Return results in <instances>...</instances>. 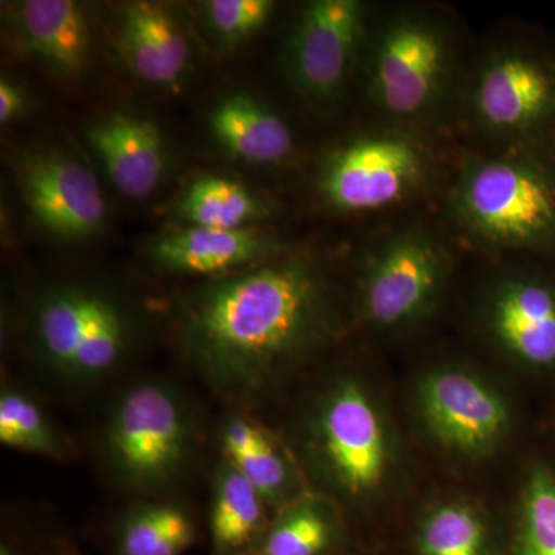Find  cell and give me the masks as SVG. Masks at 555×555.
Wrapping results in <instances>:
<instances>
[{
	"label": "cell",
	"mask_w": 555,
	"mask_h": 555,
	"mask_svg": "<svg viewBox=\"0 0 555 555\" xmlns=\"http://www.w3.org/2000/svg\"><path fill=\"white\" fill-rule=\"evenodd\" d=\"M334 326L323 268L306 255L276 257L211 278L181 299L179 349L218 393L258 396Z\"/></svg>",
	"instance_id": "6da1fadb"
},
{
	"label": "cell",
	"mask_w": 555,
	"mask_h": 555,
	"mask_svg": "<svg viewBox=\"0 0 555 555\" xmlns=\"http://www.w3.org/2000/svg\"><path fill=\"white\" fill-rule=\"evenodd\" d=\"M208 25L225 47L246 42L268 24L275 3L270 0H210L204 3Z\"/></svg>",
	"instance_id": "4316f807"
},
{
	"label": "cell",
	"mask_w": 555,
	"mask_h": 555,
	"mask_svg": "<svg viewBox=\"0 0 555 555\" xmlns=\"http://www.w3.org/2000/svg\"><path fill=\"white\" fill-rule=\"evenodd\" d=\"M361 64L372 104L393 126L415 129L438 115L451 96L454 31L433 11H396L372 25Z\"/></svg>",
	"instance_id": "3957f363"
},
{
	"label": "cell",
	"mask_w": 555,
	"mask_h": 555,
	"mask_svg": "<svg viewBox=\"0 0 555 555\" xmlns=\"http://www.w3.org/2000/svg\"><path fill=\"white\" fill-rule=\"evenodd\" d=\"M208 127L233 158L254 166H280L295 150L286 120L246 91L228 94L211 108Z\"/></svg>",
	"instance_id": "ac0fdd59"
},
{
	"label": "cell",
	"mask_w": 555,
	"mask_h": 555,
	"mask_svg": "<svg viewBox=\"0 0 555 555\" xmlns=\"http://www.w3.org/2000/svg\"><path fill=\"white\" fill-rule=\"evenodd\" d=\"M335 542L331 516L317 503H299L270 525L250 555H324Z\"/></svg>",
	"instance_id": "cb8c5ba5"
},
{
	"label": "cell",
	"mask_w": 555,
	"mask_h": 555,
	"mask_svg": "<svg viewBox=\"0 0 555 555\" xmlns=\"http://www.w3.org/2000/svg\"><path fill=\"white\" fill-rule=\"evenodd\" d=\"M33 343L40 363L67 385H94L118 371L133 341L129 313L89 287L54 288L36 302Z\"/></svg>",
	"instance_id": "5b68a950"
},
{
	"label": "cell",
	"mask_w": 555,
	"mask_h": 555,
	"mask_svg": "<svg viewBox=\"0 0 555 555\" xmlns=\"http://www.w3.org/2000/svg\"><path fill=\"white\" fill-rule=\"evenodd\" d=\"M22 43L61 78L75 80L89 65V17L72 0H25L16 7Z\"/></svg>",
	"instance_id": "e0dca14e"
},
{
	"label": "cell",
	"mask_w": 555,
	"mask_h": 555,
	"mask_svg": "<svg viewBox=\"0 0 555 555\" xmlns=\"http://www.w3.org/2000/svg\"><path fill=\"white\" fill-rule=\"evenodd\" d=\"M0 555H28L21 550L20 546L13 545L10 542H3L0 546Z\"/></svg>",
	"instance_id": "f1b7e54d"
},
{
	"label": "cell",
	"mask_w": 555,
	"mask_h": 555,
	"mask_svg": "<svg viewBox=\"0 0 555 555\" xmlns=\"http://www.w3.org/2000/svg\"><path fill=\"white\" fill-rule=\"evenodd\" d=\"M222 460L257 489L266 505L286 496L291 469L283 452L262 427L243 415H230L219 430Z\"/></svg>",
	"instance_id": "ffe728a7"
},
{
	"label": "cell",
	"mask_w": 555,
	"mask_h": 555,
	"mask_svg": "<svg viewBox=\"0 0 555 555\" xmlns=\"http://www.w3.org/2000/svg\"><path fill=\"white\" fill-rule=\"evenodd\" d=\"M448 275V255L425 228H404L379 241L361 284L364 317L378 327L409 326L427 315Z\"/></svg>",
	"instance_id": "9c48e42d"
},
{
	"label": "cell",
	"mask_w": 555,
	"mask_h": 555,
	"mask_svg": "<svg viewBox=\"0 0 555 555\" xmlns=\"http://www.w3.org/2000/svg\"><path fill=\"white\" fill-rule=\"evenodd\" d=\"M449 208L483 246L555 254V149H511L469 160Z\"/></svg>",
	"instance_id": "7a4b0ae2"
},
{
	"label": "cell",
	"mask_w": 555,
	"mask_h": 555,
	"mask_svg": "<svg viewBox=\"0 0 555 555\" xmlns=\"http://www.w3.org/2000/svg\"><path fill=\"white\" fill-rule=\"evenodd\" d=\"M266 502L235 467L222 460L211 494V555H250L268 531Z\"/></svg>",
	"instance_id": "d6986e66"
},
{
	"label": "cell",
	"mask_w": 555,
	"mask_h": 555,
	"mask_svg": "<svg viewBox=\"0 0 555 555\" xmlns=\"http://www.w3.org/2000/svg\"><path fill=\"white\" fill-rule=\"evenodd\" d=\"M272 214L268 201L254 190L214 175L195 179L178 203V217L196 228L248 229Z\"/></svg>",
	"instance_id": "7402d4cb"
},
{
	"label": "cell",
	"mask_w": 555,
	"mask_h": 555,
	"mask_svg": "<svg viewBox=\"0 0 555 555\" xmlns=\"http://www.w3.org/2000/svg\"><path fill=\"white\" fill-rule=\"evenodd\" d=\"M195 447L196 420L188 398L158 379L127 387L109 409L102 436L113 476L139 492L173 485Z\"/></svg>",
	"instance_id": "277c9868"
},
{
	"label": "cell",
	"mask_w": 555,
	"mask_h": 555,
	"mask_svg": "<svg viewBox=\"0 0 555 555\" xmlns=\"http://www.w3.org/2000/svg\"><path fill=\"white\" fill-rule=\"evenodd\" d=\"M422 555H488V537L476 511L444 505L426 518L420 531Z\"/></svg>",
	"instance_id": "d4e9b609"
},
{
	"label": "cell",
	"mask_w": 555,
	"mask_h": 555,
	"mask_svg": "<svg viewBox=\"0 0 555 555\" xmlns=\"http://www.w3.org/2000/svg\"><path fill=\"white\" fill-rule=\"evenodd\" d=\"M467 108L474 124L511 149H555V56L503 47L478 65Z\"/></svg>",
	"instance_id": "8992f818"
},
{
	"label": "cell",
	"mask_w": 555,
	"mask_h": 555,
	"mask_svg": "<svg viewBox=\"0 0 555 555\" xmlns=\"http://www.w3.org/2000/svg\"><path fill=\"white\" fill-rule=\"evenodd\" d=\"M87 142L96 153L113 188L130 199L156 192L169 166L166 141L156 124L127 112L93 120Z\"/></svg>",
	"instance_id": "4fadbf2b"
},
{
	"label": "cell",
	"mask_w": 555,
	"mask_h": 555,
	"mask_svg": "<svg viewBox=\"0 0 555 555\" xmlns=\"http://www.w3.org/2000/svg\"><path fill=\"white\" fill-rule=\"evenodd\" d=\"M513 555H555V477L537 469L526 486Z\"/></svg>",
	"instance_id": "484cf974"
},
{
	"label": "cell",
	"mask_w": 555,
	"mask_h": 555,
	"mask_svg": "<svg viewBox=\"0 0 555 555\" xmlns=\"http://www.w3.org/2000/svg\"><path fill=\"white\" fill-rule=\"evenodd\" d=\"M116 47L134 76L159 89L178 90L192 67L188 31L160 3H127L120 11Z\"/></svg>",
	"instance_id": "9a60e30c"
},
{
	"label": "cell",
	"mask_w": 555,
	"mask_h": 555,
	"mask_svg": "<svg viewBox=\"0 0 555 555\" xmlns=\"http://www.w3.org/2000/svg\"><path fill=\"white\" fill-rule=\"evenodd\" d=\"M281 241L254 228L188 229L158 236L149 247L156 268L182 275L224 276L281 257Z\"/></svg>",
	"instance_id": "5bb4252c"
},
{
	"label": "cell",
	"mask_w": 555,
	"mask_h": 555,
	"mask_svg": "<svg viewBox=\"0 0 555 555\" xmlns=\"http://www.w3.org/2000/svg\"><path fill=\"white\" fill-rule=\"evenodd\" d=\"M27 108V96L24 91L10 79L0 80V124L13 122L24 115Z\"/></svg>",
	"instance_id": "83f0119b"
},
{
	"label": "cell",
	"mask_w": 555,
	"mask_h": 555,
	"mask_svg": "<svg viewBox=\"0 0 555 555\" xmlns=\"http://www.w3.org/2000/svg\"><path fill=\"white\" fill-rule=\"evenodd\" d=\"M17 182L33 218L57 238H91L107 221L100 181L86 164L67 153H28L17 164Z\"/></svg>",
	"instance_id": "8fae6325"
},
{
	"label": "cell",
	"mask_w": 555,
	"mask_h": 555,
	"mask_svg": "<svg viewBox=\"0 0 555 555\" xmlns=\"http://www.w3.org/2000/svg\"><path fill=\"white\" fill-rule=\"evenodd\" d=\"M361 0H313L299 11L283 53L284 73L299 96L334 107L363 62L371 33Z\"/></svg>",
	"instance_id": "ba28073f"
},
{
	"label": "cell",
	"mask_w": 555,
	"mask_h": 555,
	"mask_svg": "<svg viewBox=\"0 0 555 555\" xmlns=\"http://www.w3.org/2000/svg\"><path fill=\"white\" fill-rule=\"evenodd\" d=\"M420 401L438 440L462 452L494 447L507 426L502 398L466 372H434L420 389Z\"/></svg>",
	"instance_id": "7c38bea8"
},
{
	"label": "cell",
	"mask_w": 555,
	"mask_h": 555,
	"mask_svg": "<svg viewBox=\"0 0 555 555\" xmlns=\"http://www.w3.org/2000/svg\"><path fill=\"white\" fill-rule=\"evenodd\" d=\"M313 441L332 480L347 494L363 495L382 483L386 470L385 430L374 403L352 379L321 400Z\"/></svg>",
	"instance_id": "30bf717a"
},
{
	"label": "cell",
	"mask_w": 555,
	"mask_h": 555,
	"mask_svg": "<svg viewBox=\"0 0 555 555\" xmlns=\"http://www.w3.org/2000/svg\"><path fill=\"white\" fill-rule=\"evenodd\" d=\"M0 441L20 451L64 460L69 448L35 398L17 387L3 386L0 392Z\"/></svg>",
	"instance_id": "603a6c76"
},
{
	"label": "cell",
	"mask_w": 555,
	"mask_h": 555,
	"mask_svg": "<svg viewBox=\"0 0 555 555\" xmlns=\"http://www.w3.org/2000/svg\"><path fill=\"white\" fill-rule=\"evenodd\" d=\"M414 130L369 131L332 150L318 175L324 203L341 214H369L414 198L434 171L433 152Z\"/></svg>",
	"instance_id": "52a82bcc"
},
{
	"label": "cell",
	"mask_w": 555,
	"mask_h": 555,
	"mask_svg": "<svg viewBox=\"0 0 555 555\" xmlns=\"http://www.w3.org/2000/svg\"><path fill=\"white\" fill-rule=\"evenodd\" d=\"M496 341L535 367L555 364V287L539 278H507L486 309Z\"/></svg>",
	"instance_id": "2e32d148"
},
{
	"label": "cell",
	"mask_w": 555,
	"mask_h": 555,
	"mask_svg": "<svg viewBox=\"0 0 555 555\" xmlns=\"http://www.w3.org/2000/svg\"><path fill=\"white\" fill-rule=\"evenodd\" d=\"M198 542V526L181 505L149 502L131 506L113 532L115 555H184Z\"/></svg>",
	"instance_id": "44dd1931"
}]
</instances>
